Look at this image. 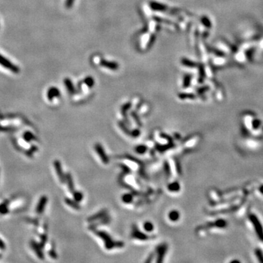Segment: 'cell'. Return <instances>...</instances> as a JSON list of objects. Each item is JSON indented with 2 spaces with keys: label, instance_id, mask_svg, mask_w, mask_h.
<instances>
[{
  "label": "cell",
  "instance_id": "34",
  "mask_svg": "<svg viewBox=\"0 0 263 263\" xmlns=\"http://www.w3.org/2000/svg\"><path fill=\"white\" fill-rule=\"evenodd\" d=\"M260 122H259V121H255V122H254V124H253V126H254V128H258L259 126H260Z\"/></svg>",
  "mask_w": 263,
  "mask_h": 263
},
{
  "label": "cell",
  "instance_id": "32",
  "mask_svg": "<svg viewBox=\"0 0 263 263\" xmlns=\"http://www.w3.org/2000/svg\"><path fill=\"white\" fill-rule=\"evenodd\" d=\"M73 2H74V0H67V2H66V7L67 8H71V7H72V3H73Z\"/></svg>",
  "mask_w": 263,
  "mask_h": 263
},
{
  "label": "cell",
  "instance_id": "35",
  "mask_svg": "<svg viewBox=\"0 0 263 263\" xmlns=\"http://www.w3.org/2000/svg\"><path fill=\"white\" fill-rule=\"evenodd\" d=\"M260 192H261V193H262V194H263V185H262V186H260Z\"/></svg>",
  "mask_w": 263,
  "mask_h": 263
},
{
  "label": "cell",
  "instance_id": "12",
  "mask_svg": "<svg viewBox=\"0 0 263 263\" xmlns=\"http://www.w3.org/2000/svg\"><path fill=\"white\" fill-rule=\"evenodd\" d=\"M181 189L180 184H179V182L177 181H174L172 183H170L168 184V189L169 190L170 192H179Z\"/></svg>",
  "mask_w": 263,
  "mask_h": 263
},
{
  "label": "cell",
  "instance_id": "16",
  "mask_svg": "<svg viewBox=\"0 0 263 263\" xmlns=\"http://www.w3.org/2000/svg\"><path fill=\"white\" fill-rule=\"evenodd\" d=\"M101 65L112 69H116L118 68V67H119L118 66V64H115L114 62H108V61H102L101 62Z\"/></svg>",
  "mask_w": 263,
  "mask_h": 263
},
{
  "label": "cell",
  "instance_id": "29",
  "mask_svg": "<svg viewBox=\"0 0 263 263\" xmlns=\"http://www.w3.org/2000/svg\"><path fill=\"white\" fill-rule=\"evenodd\" d=\"M140 130H138V129H135V130H133V132L130 133V135L133 136V137H137L140 135Z\"/></svg>",
  "mask_w": 263,
  "mask_h": 263
},
{
  "label": "cell",
  "instance_id": "4",
  "mask_svg": "<svg viewBox=\"0 0 263 263\" xmlns=\"http://www.w3.org/2000/svg\"><path fill=\"white\" fill-rule=\"evenodd\" d=\"M131 236L135 239H137L139 240H148V239L151 238V237L147 236L146 234L143 233L142 232H140L137 227L135 225L133 227V231L131 233Z\"/></svg>",
  "mask_w": 263,
  "mask_h": 263
},
{
  "label": "cell",
  "instance_id": "1",
  "mask_svg": "<svg viewBox=\"0 0 263 263\" xmlns=\"http://www.w3.org/2000/svg\"><path fill=\"white\" fill-rule=\"evenodd\" d=\"M95 233L97 236L102 239L105 243V247L108 250L112 249L113 248H122L124 246V243L122 242L113 241L111 236L107 232H103V231H97Z\"/></svg>",
  "mask_w": 263,
  "mask_h": 263
},
{
  "label": "cell",
  "instance_id": "31",
  "mask_svg": "<svg viewBox=\"0 0 263 263\" xmlns=\"http://www.w3.org/2000/svg\"><path fill=\"white\" fill-rule=\"evenodd\" d=\"M154 254H152V253H151V254L148 256V259L146 260V262H152L153 259H154Z\"/></svg>",
  "mask_w": 263,
  "mask_h": 263
},
{
  "label": "cell",
  "instance_id": "25",
  "mask_svg": "<svg viewBox=\"0 0 263 263\" xmlns=\"http://www.w3.org/2000/svg\"><path fill=\"white\" fill-rule=\"evenodd\" d=\"M65 83L66 85L67 88V90L69 91V92L72 93L74 91V87H73V85H72L71 80H69V79H66L65 80Z\"/></svg>",
  "mask_w": 263,
  "mask_h": 263
},
{
  "label": "cell",
  "instance_id": "28",
  "mask_svg": "<svg viewBox=\"0 0 263 263\" xmlns=\"http://www.w3.org/2000/svg\"><path fill=\"white\" fill-rule=\"evenodd\" d=\"M85 81H86V83L88 85V86H89V87H91V86H93V84H94V80H93V79L90 77L87 78Z\"/></svg>",
  "mask_w": 263,
  "mask_h": 263
},
{
  "label": "cell",
  "instance_id": "2",
  "mask_svg": "<svg viewBox=\"0 0 263 263\" xmlns=\"http://www.w3.org/2000/svg\"><path fill=\"white\" fill-rule=\"evenodd\" d=\"M249 219L252 222L253 225H254V229H255L257 235L258 236L260 240H261L263 242V228L262 227L260 222L259 221L258 218H257V216L255 215H254V214H250Z\"/></svg>",
  "mask_w": 263,
  "mask_h": 263
},
{
  "label": "cell",
  "instance_id": "33",
  "mask_svg": "<svg viewBox=\"0 0 263 263\" xmlns=\"http://www.w3.org/2000/svg\"><path fill=\"white\" fill-rule=\"evenodd\" d=\"M0 249L5 250V245L4 243V242L0 239Z\"/></svg>",
  "mask_w": 263,
  "mask_h": 263
},
{
  "label": "cell",
  "instance_id": "17",
  "mask_svg": "<svg viewBox=\"0 0 263 263\" xmlns=\"http://www.w3.org/2000/svg\"><path fill=\"white\" fill-rule=\"evenodd\" d=\"M9 200H5L2 204L0 205V214H6L8 213V204H9Z\"/></svg>",
  "mask_w": 263,
  "mask_h": 263
},
{
  "label": "cell",
  "instance_id": "19",
  "mask_svg": "<svg viewBox=\"0 0 263 263\" xmlns=\"http://www.w3.org/2000/svg\"><path fill=\"white\" fill-rule=\"evenodd\" d=\"M126 162L127 164V166L129 167V168L131 169H135V170H137L139 168V165L137 162H136L135 160H133L131 159H128L126 161Z\"/></svg>",
  "mask_w": 263,
  "mask_h": 263
},
{
  "label": "cell",
  "instance_id": "15",
  "mask_svg": "<svg viewBox=\"0 0 263 263\" xmlns=\"http://www.w3.org/2000/svg\"><path fill=\"white\" fill-rule=\"evenodd\" d=\"M105 216H106V212H105V211H100V212H98L97 214L91 216V217H90L89 218H88V221L93 222V221L97 220V219H99V218H102Z\"/></svg>",
  "mask_w": 263,
  "mask_h": 263
},
{
  "label": "cell",
  "instance_id": "26",
  "mask_svg": "<svg viewBox=\"0 0 263 263\" xmlns=\"http://www.w3.org/2000/svg\"><path fill=\"white\" fill-rule=\"evenodd\" d=\"M255 254H256V255H257V257H258L259 261L262 262H263V254H262V252L261 251V250H260V249H256Z\"/></svg>",
  "mask_w": 263,
  "mask_h": 263
},
{
  "label": "cell",
  "instance_id": "24",
  "mask_svg": "<svg viewBox=\"0 0 263 263\" xmlns=\"http://www.w3.org/2000/svg\"><path fill=\"white\" fill-rule=\"evenodd\" d=\"M72 194H73V198H74V200H76V202H78V203H79V202H80L81 200H83V195L81 192H74L72 193Z\"/></svg>",
  "mask_w": 263,
  "mask_h": 263
},
{
  "label": "cell",
  "instance_id": "22",
  "mask_svg": "<svg viewBox=\"0 0 263 263\" xmlns=\"http://www.w3.org/2000/svg\"><path fill=\"white\" fill-rule=\"evenodd\" d=\"M147 149H148V148H147V146H144V145H139V146H137V147L135 148V151L136 153H137V154H143L147 151Z\"/></svg>",
  "mask_w": 263,
  "mask_h": 263
},
{
  "label": "cell",
  "instance_id": "10",
  "mask_svg": "<svg viewBox=\"0 0 263 263\" xmlns=\"http://www.w3.org/2000/svg\"><path fill=\"white\" fill-rule=\"evenodd\" d=\"M59 95H60V91L56 87H51L48 91V94H47L48 100L51 101L55 97H59Z\"/></svg>",
  "mask_w": 263,
  "mask_h": 263
},
{
  "label": "cell",
  "instance_id": "20",
  "mask_svg": "<svg viewBox=\"0 0 263 263\" xmlns=\"http://www.w3.org/2000/svg\"><path fill=\"white\" fill-rule=\"evenodd\" d=\"M23 138L27 142H30L32 140H37V137L34 135L32 133L30 132H26L23 135Z\"/></svg>",
  "mask_w": 263,
  "mask_h": 263
},
{
  "label": "cell",
  "instance_id": "7",
  "mask_svg": "<svg viewBox=\"0 0 263 263\" xmlns=\"http://www.w3.org/2000/svg\"><path fill=\"white\" fill-rule=\"evenodd\" d=\"M54 164L56 172L58 178L59 179V180H60L61 183H65V182H66V176H65V174H64L63 171H62L61 162H59L58 160H56Z\"/></svg>",
  "mask_w": 263,
  "mask_h": 263
},
{
  "label": "cell",
  "instance_id": "30",
  "mask_svg": "<svg viewBox=\"0 0 263 263\" xmlns=\"http://www.w3.org/2000/svg\"><path fill=\"white\" fill-rule=\"evenodd\" d=\"M49 255L51 256V258H53V259H56L57 258V254H56V253L55 252V250H54V249H52L50 250Z\"/></svg>",
  "mask_w": 263,
  "mask_h": 263
},
{
  "label": "cell",
  "instance_id": "3",
  "mask_svg": "<svg viewBox=\"0 0 263 263\" xmlns=\"http://www.w3.org/2000/svg\"><path fill=\"white\" fill-rule=\"evenodd\" d=\"M0 65L3 66L4 67L7 68L9 70H10L11 72H15V73H18L19 72V67H17L16 66L13 65L12 63H11L8 59H7L5 57H4L3 56H2L0 54Z\"/></svg>",
  "mask_w": 263,
  "mask_h": 263
},
{
  "label": "cell",
  "instance_id": "14",
  "mask_svg": "<svg viewBox=\"0 0 263 263\" xmlns=\"http://www.w3.org/2000/svg\"><path fill=\"white\" fill-rule=\"evenodd\" d=\"M65 203H66L67 204L69 205V206H70L71 208H73V209H76V210L80 209V205H78V202H76L75 200H72L69 198H65Z\"/></svg>",
  "mask_w": 263,
  "mask_h": 263
},
{
  "label": "cell",
  "instance_id": "5",
  "mask_svg": "<svg viewBox=\"0 0 263 263\" xmlns=\"http://www.w3.org/2000/svg\"><path fill=\"white\" fill-rule=\"evenodd\" d=\"M94 148H95V151L97 152V154H98V156L100 157V159L102 160V162H103L105 165H107L109 162V158L107 156V154H105V151H104L103 148H102V146H101L99 143H97L94 146Z\"/></svg>",
  "mask_w": 263,
  "mask_h": 263
},
{
  "label": "cell",
  "instance_id": "11",
  "mask_svg": "<svg viewBox=\"0 0 263 263\" xmlns=\"http://www.w3.org/2000/svg\"><path fill=\"white\" fill-rule=\"evenodd\" d=\"M66 176V181L67 183L68 186V189H69V191L71 192L72 193H73L75 192L74 190V183H73V181H72V176L69 173H67L65 175Z\"/></svg>",
  "mask_w": 263,
  "mask_h": 263
},
{
  "label": "cell",
  "instance_id": "23",
  "mask_svg": "<svg viewBox=\"0 0 263 263\" xmlns=\"http://www.w3.org/2000/svg\"><path fill=\"white\" fill-rule=\"evenodd\" d=\"M143 228L148 232H151L154 230V225L151 222H146L143 224Z\"/></svg>",
  "mask_w": 263,
  "mask_h": 263
},
{
  "label": "cell",
  "instance_id": "27",
  "mask_svg": "<svg viewBox=\"0 0 263 263\" xmlns=\"http://www.w3.org/2000/svg\"><path fill=\"white\" fill-rule=\"evenodd\" d=\"M41 242H40V246H41L42 248L43 247H44V246H45V243H46V241H47V236H46V235H45V234H44V235H43V236H41Z\"/></svg>",
  "mask_w": 263,
  "mask_h": 263
},
{
  "label": "cell",
  "instance_id": "21",
  "mask_svg": "<svg viewBox=\"0 0 263 263\" xmlns=\"http://www.w3.org/2000/svg\"><path fill=\"white\" fill-rule=\"evenodd\" d=\"M133 200V194H124L122 197V200L123 203H126V204H129V203H132Z\"/></svg>",
  "mask_w": 263,
  "mask_h": 263
},
{
  "label": "cell",
  "instance_id": "6",
  "mask_svg": "<svg viewBox=\"0 0 263 263\" xmlns=\"http://www.w3.org/2000/svg\"><path fill=\"white\" fill-rule=\"evenodd\" d=\"M167 251H168V245L165 243L159 245L157 249V262H163L165 256L166 254Z\"/></svg>",
  "mask_w": 263,
  "mask_h": 263
},
{
  "label": "cell",
  "instance_id": "13",
  "mask_svg": "<svg viewBox=\"0 0 263 263\" xmlns=\"http://www.w3.org/2000/svg\"><path fill=\"white\" fill-rule=\"evenodd\" d=\"M168 218L172 222H176L180 218V214L176 210H172L168 214Z\"/></svg>",
  "mask_w": 263,
  "mask_h": 263
},
{
  "label": "cell",
  "instance_id": "8",
  "mask_svg": "<svg viewBox=\"0 0 263 263\" xmlns=\"http://www.w3.org/2000/svg\"><path fill=\"white\" fill-rule=\"evenodd\" d=\"M47 203H48V197L46 196H43V197H40L38 204L37 205V208H36V212H37V214H43Z\"/></svg>",
  "mask_w": 263,
  "mask_h": 263
},
{
  "label": "cell",
  "instance_id": "18",
  "mask_svg": "<svg viewBox=\"0 0 263 263\" xmlns=\"http://www.w3.org/2000/svg\"><path fill=\"white\" fill-rule=\"evenodd\" d=\"M151 7L153 10H158V11H163L166 9V7L165 5H161L159 3H157V2H151Z\"/></svg>",
  "mask_w": 263,
  "mask_h": 263
},
{
  "label": "cell",
  "instance_id": "9",
  "mask_svg": "<svg viewBox=\"0 0 263 263\" xmlns=\"http://www.w3.org/2000/svg\"><path fill=\"white\" fill-rule=\"evenodd\" d=\"M30 243H31L32 248L33 249L34 252L36 253L37 256L38 257V258L40 259V260H43V259H44V254H43V251H42V247L40 246V245L38 244L37 243H36L34 240H31Z\"/></svg>",
  "mask_w": 263,
  "mask_h": 263
}]
</instances>
